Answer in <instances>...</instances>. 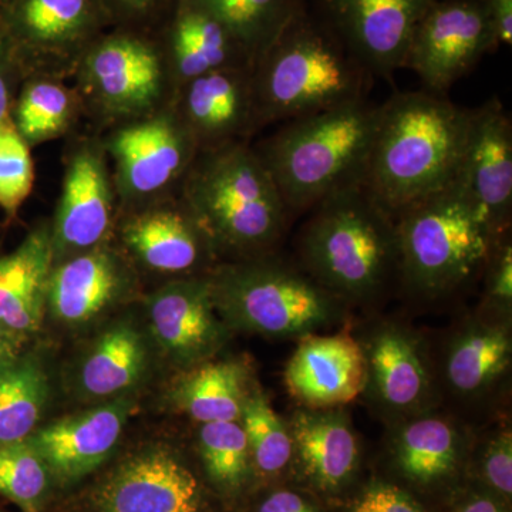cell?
Instances as JSON below:
<instances>
[{
  "instance_id": "obj_32",
  "label": "cell",
  "mask_w": 512,
  "mask_h": 512,
  "mask_svg": "<svg viewBox=\"0 0 512 512\" xmlns=\"http://www.w3.org/2000/svg\"><path fill=\"white\" fill-rule=\"evenodd\" d=\"M146 348L136 330L116 326L104 333L84 362L80 382L84 392L109 397L123 392L143 375Z\"/></svg>"
},
{
  "instance_id": "obj_9",
  "label": "cell",
  "mask_w": 512,
  "mask_h": 512,
  "mask_svg": "<svg viewBox=\"0 0 512 512\" xmlns=\"http://www.w3.org/2000/svg\"><path fill=\"white\" fill-rule=\"evenodd\" d=\"M100 137L109 157L119 214L178 197L200 153L173 104L110 128Z\"/></svg>"
},
{
  "instance_id": "obj_19",
  "label": "cell",
  "mask_w": 512,
  "mask_h": 512,
  "mask_svg": "<svg viewBox=\"0 0 512 512\" xmlns=\"http://www.w3.org/2000/svg\"><path fill=\"white\" fill-rule=\"evenodd\" d=\"M362 345L348 333L308 335L285 369L293 397L312 409H332L353 402L366 389Z\"/></svg>"
},
{
  "instance_id": "obj_14",
  "label": "cell",
  "mask_w": 512,
  "mask_h": 512,
  "mask_svg": "<svg viewBox=\"0 0 512 512\" xmlns=\"http://www.w3.org/2000/svg\"><path fill=\"white\" fill-rule=\"evenodd\" d=\"M454 180L483 212L497 234L510 229L512 123L497 96L468 110Z\"/></svg>"
},
{
  "instance_id": "obj_4",
  "label": "cell",
  "mask_w": 512,
  "mask_h": 512,
  "mask_svg": "<svg viewBox=\"0 0 512 512\" xmlns=\"http://www.w3.org/2000/svg\"><path fill=\"white\" fill-rule=\"evenodd\" d=\"M370 76L308 3L254 67L256 127L365 99Z\"/></svg>"
},
{
  "instance_id": "obj_21",
  "label": "cell",
  "mask_w": 512,
  "mask_h": 512,
  "mask_svg": "<svg viewBox=\"0 0 512 512\" xmlns=\"http://www.w3.org/2000/svg\"><path fill=\"white\" fill-rule=\"evenodd\" d=\"M131 404L113 402L39 429L28 441L50 474L73 483L99 468L119 443Z\"/></svg>"
},
{
  "instance_id": "obj_2",
  "label": "cell",
  "mask_w": 512,
  "mask_h": 512,
  "mask_svg": "<svg viewBox=\"0 0 512 512\" xmlns=\"http://www.w3.org/2000/svg\"><path fill=\"white\" fill-rule=\"evenodd\" d=\"M299 232L301 268L348 305L379 299L399 279L396 218L363 184L320 201Z\"/></svg>"
},
{
  "instance_id": "obj_39",
  "label": "cell",
  "mask_w": 512,
  "mask_h": 512,
  "mask_svg": "<svg viewBox=\"0 0 512 512\" xmlns=\"http://www.w3.org/2000/svg\"><path fill=\"white\" fill-rule=\"evenodd\" d=\"M485 480L501 494L512 493V434L503 430L487 444L483 457Z\"/></svg>"
},
{
  "instance_id": "obj_26",
  "label": "cell",
  "mask_w": 512,
  "mask_h": 512,
  "mask_svg": "<svg viewBox=\"0 0 512 512\" xmlns=\"http://www.w3.org/2000/svg\"><path fill=\"white\" fill-rule=\"evenodd\" d=\"M511 336L500 323L474 322L448 346L444 373L450 389L464 397L490 389L511 365Z\"/></svg>"
},
{
  "instance_id": "obj_37",
  "label": "cell",
  "mask_w": 512,
  "mask_h": 512,
  "mask_svg": "<svg viewBox=\"0 0 512 512\" xmlns=\"http://www.w3.org/2000/svg\"><path fill=\"white\" fill-rule=\"evenodd\" d=\"M113 28L160 35L178 0H101Z\"/></svg>"
},
{
  "instance_id": "obj_10",
  "label": "cell",
  "mask_w": 512,
  "mask_h": 512,
  "mask_svg": "<svg viewBox=\"0 0 512 512\" xmlns=\"http://www.w3.org/2000/svg\"><path fill=\"white\" fill-rule=\"evenodd\" d=\"M117 218L119 201L100 134H80L66 148L62 191L50 222L55 264L109 242Z\"/></svg>"
},
{
  "instance_id": "obj_20",
  "label": "cell",
  "mask_w": 512,
  "mask_h": 512,
  "mask_svg": "<svg viewBox=\"0 0 512 512\" xmlns=\"http://www.w3.org/2000/svg\"><path fill=\"white\" fill-rule=\"evenodd\" d=\"M148 316L165 352L180 362H200L224 339L217 316L210 274L168 282L148 296Z\"/></svg>"
},
{
  "instance_id": "obj_8",
  "label": "cell",
  "mask_w": 512,
  "mask_h": 512,
  "mask_svg": "<svg viewBox=\"0 0 512 512\" xmlns=\"http://www.w3.org/2000/svg\"><path fill=\"white\" fill-rule=\"evenodd\" d=\"M74 89L99 133L171 106L177 94L160 36L113 28L84 53Z\"/></svg>"
},
{
  "instance_id": "obj_23",
  "label": "cell",
  "mask_w": 512,
  "mask_h": 512,
  "mask_svg": "<svg viewBox=\"0 0 512 512\" xmlns=\"http://www.w3.org/2000/svg\"><path fill=\"white\" fill-rule=\"evenodd\" d=\"M158 36L177 90L217 70H254L234 37L204 0H178Z\"/></svg>"
},
{
  "instance_id": "obj_34",
  "label": "cell",
  "mask_w": 512,
  "mask_h": 512,
  "mask_svg": "<svg viewBox=\"0 0 512 512\" xmlns=\"http://www.w3.org/2000/svg\"><path fill=\"white\" fill-rule=\"evenodd\" d=\"M49 468L28 440L0 444V495L25 512H39L50 481Z\"/></svg>"
},
{
  "instance_id": "obj_7",
  "label": "cell",
  "mask_w": 512,
  "mask_h": 512,
  "mask_svg": "<svg viewBox=\"0 0 512 512\" xmlns=\"http://www.w3.org/2000/svg\"><path fill=\"white\" fill-rule=\"evenodd\" d=\"M215 309L232 326L271 338H305L342 316L345 303L302 268L272 254L210 272Z\"/></svg>"
},
{
  "instance_id": "obj_28",
  "label": "cell",
  "mask_w": 512,
  "mask_h": 512,
  "mask_svg": "<svg viewBox=\"0 0 512 512\" xmlns=\"http://www.w3.org/2000/svg\"><path fill=\"white\" fill-rule=\"evenodd\" d=\"M83 116L74 87L63 79L30 76L12 113V123L30 148L72 133Z\"/></svg>"
},
{
  "instance_id": "obj_25",
  "label": "cell",
  "mask_w": 512,
  "mask_h": 512,
  "mask_svg": "<svg viewBox=\"0 0 512 512\" xmlns=\"http://www.w3.org/2000/svg\"><path fill=\"white\" fill-rule=\"evenodd\" d=\"M293 453L306 474L323 490H336L352 476L359 461V441L343 413L301 412L291 424Z\"/></svg>"
},
{
  "instance_id": "obj_31",
  "label": "cell",
  "mask_w": 512,
  "mask_h": 512,
  "mask_svg": "<svg viewBox=\"0 0 512 512\" xmlns=\"http://www.w3.org/2000/svg\"><path fill=\"white\" fill-rule=\"evenodd\" d=\"M49 393L47 376L35 360L0 363V444L28 440L36 429Z\"/></svg>"
},
{
  "instance_id": "obj_44",
  "label": "cell",
  "mask_w": 512,
  "mask_h": 512,
  "mask_svg": "<svg viewBox=\"0 0 512 512\" xmlns=\"http://www.w3.org/2000/svg\"><path fill=\"white\" fill-rule=\"evenodd\" d=\"M9 120H12V99H10V87L8 77L0 72V126Z\"/></svg>"
},
{
  "instance_id": "obj_33",
  "label": "cell",
  "mask_w": 512,
  "mask_h": 512,
  "mask_svg": "<svg viewBox=\"0 0 512 512\" xmlns=\"http://www.w3.org/2000/svg\"><path fill=\"white\" fill-rule=\"evenodd\" d=\"M239 421H242L249 453L259 471L276 474L284 470L293 456L291 431L264 393L254 390L247 394Z\"/></svg>"
},
{
  "instance_id": "obj_29",
  "label": "cell",
  "mask_w": 512,
  "mask_h": 512,
  "mask_svg": "<svg viewBox=\"0 0 512 512\" xmlns=\"http://www.w3.org/2000/svg\"><path fill=\"white\" fill-rule=\"evenodd\" d=\"M247 369L235 360L197 367L174 387L173 400L200 423L239 421L247 399Z\"/></svg>"
},
{
  "instance_id": "obj_36",
  "label": "cell",
  "mask_w": 512,
  "mask_h": 512,
  "mask_svg": "<svg viewBox=\"0 0 512 512\" xmlns=\"http://www.w3.org/2000/svg\"><path fill=\"white\" fill-rule=\"evenodd\" d=\"M35 184L30 147L12 120L0 126V208L15 217Z\"/></svg>"
},
{
  "instance_id": "obj_6",
  "label": "cell",
  "mask_w": 512,
  "mask_h": 512,
  "mask_svg": "<svg viewBox=\"0 0 512 512\" xmlns=\"http://www.w3.org/2000/svg\"><path fill=\"white\" fill-rule=\"evenodd\" d=\"M399 281L439 299L484 272L497 234L456 180L396 218ZM505 234V232H504Z\"/></svg>"
},
{
  "instance_id": "obj_47",
  "label": "cell",
  "mask_w": 512,
  "mask_h": 512,
  "mask_svg": "<svg viewBox=\"0 0 512 512\" xmlns=\"http://www.w3.org/2000/svg\"><path fill=\"white\" fill-rule=\"evenodd\" d=\"M308 2H309V0H308Z\"/></svg>"
},
{
  "instance_id": "obj_40",
  "label": "cell",
  "mask_w": 512,
  "mask_h": 512,
  "mask_svg": "<svg viewBox=\"0 0 512 512\" xmlns=\"http://www.w3.org/2000/svg\"><path fill=\"white\" fill-rule=\"evenodd\" d=\"M353 512H426L412 497L392 485H375L357 501Z\"/></svg>"
},
{
  "instance_id": "obj_45",
  "label": "cell",
  "mask_w": 512,
  "mask_h": 512,
  "mask_svg": "<svg viewBox=\"0 0 512 512\" xmlns=\"http://www.w3.org/2000/svg\"><path fill=\"white\" fill-rule=\"evenodd\" d=\"M458 512H504L495 501L490 498H474L468 501L463 508Z\"/></svg>"
},
{
  "instance_id": "obj_43",
  "label": "cell",
  "mask_w": 512,
  "mask_h": 512,
  "mask_svg": "<svg viewBox=\"0 0 512 512\" xmlns=\"http://www.w3.org/2000/svg\"><path fill=\"white\" fill-rule=\"evenodd\" d=\"M23 335L13 332L8 326L0 322V363L18 357Z\"/></svg>"
},
{
  "instance_id": "obj_15",
  "label": "cell",
  "mask_w": 512,
  "mask_h": 512,
  "mask_svg": "<svg viewBox=\"0 0 512 512\" xmlns=\"http://www.w3.org/2000/svg\"><path fill=\"white\" fill-rule=\"evenodd\" d=\"M119 215L124 251L148 271L180 278L205 275L201 269L217 255L178 197Z\"/></svg>"
},
{
  "instance_id": "obj_30",
  "label": "cell",
  "mask_w": 512,
  "mask_h": 512,
  "mask_svg": "<svg viewBox=\"0 0 512 512\" xmlns=\"http://www.w3.org/2000/svg\"><path fill=\"white\" fill-rule=\"evenodd\" d=\"M256 66L308 0H204Z\"/></svg>"
},
{
  "instance_id": "obj_42",
  "label": "cell",
  "mask_w": 512,
  "mask_h": 512,
  "mask_svg": "<svg viewBox=\"0 0 512 512\" xmlns=\"http://www.w3.org/2000/svg\"><path fill=\"white\" fill-rule=\"evenodd\" d=\"M259 512H316L308 501L292 491H276L262 503Z\"/></svg>"
},
{
  "instance_id": "obj_5",
  "label": "cell",
  "mask_w": 512,
  "mask_h": 512,
  "mask_svg": "<svg viewBox=\"0 0 512 512\" xmlns=\"http://www.w3.org/2000/svg\"><path fill=\"white\" fill-rule=\"evenodd\" d=\"M380 106L350 101L286 121L254 147L274 178L289 214L311 211L340 190L363 184Z\"/></svg>"
},
{
  "instance_id": "obj_11",
  "label": "cell",
  "mask_w": 512,
  "mask_h": 512,
  "mask_svg": "<svg viewBox=\"0 0 512 512\" xmlns=\"http://www.w3.org/2000/svg\"><path fill=\"white\" fill-rule=\"evenodd\" d=\"M498 47L481 0H436L414 30L404 69L441 94Z\"/></svg>"
},
{
  "instance_id": "obj_35",
  "label": "cell",
  "mask_w": 512,
  "mask_h": 512,
  "mask_svg": "<svg viewBox=\"0 0 512 512\" xmlns=\"http://www.w3.org/2000/svg\"><path fill=\"white\" fill-rule=\"evenodd\" d=\"M200 451L205 470L215 483L228 490L244 483L251 453L241 423L215 421L202 424Z\"/></svg>"
},
{
  "instance_id": "obj_27",
  "label": "cell",
  "mask_w": 512,
  "mask_h": 512,
  "mask_svg": "<svg viewBox=\"0 0 512 512\" xmlns=\"http://www.w3.org/2000/svg\"><path fill=\"white\" fill-rule=\"evenodd\" d=\"M393 450L404 476L421 484L448 476L461 454V433L439 416L404 419L393 433Z\"/></svg>"
},
{
  "instance_id": "obj_17",
  "label": "cell",
  "mask_w": 512,
  "mask_h": 512,
  "mask_svg": "<svg viewBox=\"0 0 512 512\" xmlns=\"http://www.w3.org/2000/svg\"><path fill=\"white\" fill-rule=\"evenodd\" d=\"M362 348L366 389L384 412L400 419L424 414L433 397V376L416 335L389 323L373 330Z\"/></svg>"
},
{
  "instance_id": "obj_13",
  "label": "cell",
  "mask_w": 512,
  "mask_h": 512,
  "mask_svg": "<svg viewBox=\"0 0 512 512\" xmlns=\"http://www.w3.org/2000/svg\"><path fill=\"white\" fill-rule=\"evenodd\" d=\"M436 0H309L372 76L404 69L414 30Z\"/></svg>"
},
{
  "instance_id": "obj_1",
  "label": "cell",
  "mask_w": 512,
  "mask_h": 512,
  "mask_svg": "<svg viewBox=\"0 0 512 512\" xmlns=\"http://www.w3.org/2000/svg\"><path fill=\"white\" fill-rule=\"evenodd\" d=\"M467 114L430 92L396 94L380 106L363 185L394 218L453 183Z\"/></svg>"
},
{
  "instance_id": "obj_41",
  "label": "cell",
  "mask_w": 512,
  "mask_h": 512,
  "mask_svg": "<svg viewBox=\"0 0 512 512\" xmlns=\"http://www.w3.org/2000/svg\"><path fill=\"white\" fill-rule=\"evenodd\" d=\"M498 46L512 45V0H481Z\"/></svg>"
},
{
  "instance_id": "obj_16",
  "label": "cell",
  "mask_w": 512,
  "mask_h": 512,
  "mask_svg": "<svg viewBox=\"0 0 512 512\" xmlns=\"http://www.w3.org/2000/svg\"><path fill=\"white\" fill-rule=\"evenodd\" d=\"M251 69L217 70L181 86L173 106L197 143L207 151L248 141L258 130Z\"/></svg>"
},
{
  "instance_id": "obj_3",
  "label": "cell",
  "mask_w": 512,
  "mask_h": 512,
  "mask_svg": "<svg viewBox=\"0 0 512 512\" xmlns=\"http://www.w3.org/2000/svg\"><path fill=\"white\" fill-rule=\"evenodd\" d=\"M215 254L234 261L272 254L289 211L274 178L248 141L200 151L178 194Z\"/></svg>"
},
{
  "instance_id": "obj_18",
  "label": "cell",
  "mask_w": 512,
  "mask_h": 512,
  "mask_svg": "<svg viewBox=\"0 0 512 512\" xmlns=\"http://www.w3.org/2000/svg\"><path fill=\"white\" fill-rule=\"evenodd\" d=\"M97 512H198L200 487L194 474L164 450H148L124 461L100 485Z\"/></svg>"
},
{
  "instance_id": "obj_46",
  "label": "cell",
  "mask_w": 512,
  "mask_h": 512,
  "mask_svg": "<svg viewBox=\"0 0 512 512\" xmlns=\"http://www.w3.org/2000/svg\"><path fill=\"white\" fill-rule=\"evenodd\" d=\"M5 46H6L5 37L0 35V59H2L3 53H5Z\"/></svg>"
},
{
  "instance_id": "obj_24",
  "label": "cell",
  "mask_w": 512,
  "mask_h": 512,
  "mask_svg": "<svg viewBox=\"0 0 512 512\" xmlns=\"http://www.w3.org/2000/svg\"><path fill=\"white\" fill-rule=\"evenodd\" d=\"M55 265L50 224L39 225L0 258V322L25 336L40 328Z\"/></svg>"
},
{
  "instance_id": "obj_12",
  "label": "cell",
  "mask_w": 512,
  "mask_h": 512,
  "mask_svg": "<svg viewBox=\"0 0 512 512\" xmlns=\"http://www.w3.org/2000/svg\"><path fill=\"white\" fill-rule=\"evenodd\" d=\"M13 32L29 59L30 76L66 79L84 53L113 29L101 0H16Z\"/></svg>"
},
{
  "instance_id": "obj_22",
  "label": "cell",
  "mask_w": 512,
  "mask_h": 512,
  "mask_svg": "<svg viewBox=\"0 0 512 512\" xmlns=\"http://www.w3.org/2000/svg\"><path fill=\"white\" fill-rule=\"evenodd\" d=\"M126 256L109 242L56 262L47 289V306L56 318L82 323L99 315L134 284Z\"/></svg>"
},
{
  "instance_id": "obj_38",
  "label": "cell",
  "mask_w": 512,
  "mask_h": 512,
  "mask_svg": "<svg viewBox=\"0 0 512 512\" xmlns=\"http://www.w3.org/2000/svg\"><path fill=\"white\" fill-rule=\"evenodd\" d=\"M487 303L495 311L510 312L512 303V247L507 232L495 241L484 268Z\"/></svg>"
}]
</instances>
